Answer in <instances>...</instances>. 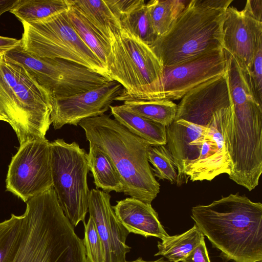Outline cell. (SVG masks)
I'll return each instance as SVG.
<instances>
[{
  "label": "cell",
  "instance_id": "1",
  "mask_svg": "<svg viewBox=\"0 0 262 262\" xmlns=\"http://www.w3.org/2000/svg\"><path fill=\"white\" fill-rule=\"evenodd\" d=\"M26 203L0 262H90L53 187Z\"/></svg>",
  "mask_w": 262,
  "mask_h": 262
},
{
  "label": "cell",
  "instance_id": "2",
  "mask_svg": "<svg viewBox=\"0 0 262 262\" xmlns=\"http://www.w3.org/2000/svg\"><path fill=\"white\" fill-rule=\"evenodd\" d=\"M191 217L224 261L261 262V203L230 194L193 207Z\"/></svg>",
  "mask_w": 262,
  "mask_h": 262
},
{
  "label": "cell",
  "instance_id": "3",
  "mask_svg": "<svg viewBox=\"0 0 262 262\" xmlns=\"http://www.w3.org/2000/svg\"><path fill=\"white\" fill-rule=\"evenodd\" d=\"M229 107L196 123L180 119L166 127V145L178 171V185L187 178L211 181L221 174H231L232 165L224 135Z\"/></svg>",
  "mask_w": 262,
  "mask_h": 262
},
{
  "label": "cell",
  "instance_id": "4",
  "mask_svg": "<svg viewBox=\"0 0 262 262\" xmlns=\"http://www.w3.org/2000/svg\"><path fill=\"white\" fill-rule=\"evenodd\" d=\"M78 125L89 144L111 160L121 177L124 194L151 204L160 189L147 159L151 145L105 114L85 119Z\"/></svg>",
  "mask_w": 262,
  "mask_h": 262
},
{
  "label": "cell",
  "instance_id": "5",
  "mask_svg": "<svg viewBox=\"0 0 262 262\" xmlns=\"http://www.w3.org/2000/svg\"><path fill=\"white\" fill-rule=\"evenodd\" d=\"M233 0L188 1L168 31L149 46L164 67L222 49L225 13Z\"/></svg>",
  "mask_w": 262,
  "mask_h": 262
},
{
  "label": "cell",
  "instance_id": "6",
  "mask_svg": "<svg viewBox=\"0 0 262 262\" xmlns=\"http://www.w3.org/2000/svg\"><path fill=\"white\" fill-rule=\"evenodd\" d=\"M0 54V112L20 145L46 138L52 124V95L21 65Z\"/></svg>",
  "mask_w": 262,
  "mask_h": 262
},
{
  "label": "cell",
  "instance_id": "7",
  "mask_svg": "<svg viewBox=\"0 0 262 262\" xmlns=\"http://www.w3.org/2000/svg\"><path fill=\"white\" fill-rule=\"evenodd\" d=\"M108 32L106 68L110 78L123 88L116 100L164 99V67L151 47L120 24L111 25Z\"/></svg>",
  "mask_w": 262,
  "mask_h": 262
},
{
  "label": "cell",
  "instance_id": "8",
  "mask_svg": "<svg viewBox=\"0 0 262 262\" xmlns=\"http://www.w3.org/2000/svg\"><path fill=\"white\" fill-rule=\"evenodd\" d=\"M67 11L34 23H22L21 48L39 57L73 61L110 77L104 65L77 34Z\"/></svg>",
  "mask_w": 262,
  "mask_h": 262
},
{
  "label": "cell",
  "instance_id": "9",
  "mask_svg": "<svg viewBox=\"0 0 262 262\" xmlns=\"http://www.w3.org/2000/svg\"><path fill=\"white\" fill-rule=\"evenodd\" d=\"M53 187L65 215L73 227L85 225L88 212V153L76 142L57 139L51 142Z\"/></svg>",
  "mask_w": 262,
  "mask_h": 262
},
{
  "label": "cell",
  "instance_id": "10",
  "mask_svg": "<svg viewBox=\"0 0 262 262\" xmlns=\"http://www.w3.org/2000/svg\"><path fill=\"white\" fill-rule=\"evenodd\" d=\"M9 61L23 66L53 98L71 96L112 81L76 62L61 58L41 57L24 51L19 46L4 54Z\"/></svg>",
  "mask_w": 262,
  "mask_h": 262
},
{
  "label": "cell",
  "instance_id": "11",
  "mask_svg": "<svg viewBox=\"0 0 262 262\" xmlns=\"http://www.w3.org/2000/svg\"><path fill=\"white\" fill-rule=\"evenodd\" d=\"M50 144L44 138L20 145L9 166L6 180L7 191L26 202L53 187Z\"/></svg>",
  "mask_w": 262,
  "mask_h": 262
},
{
  "label": "cell",
  "instance_id": "12",
  "mask_svg": "<svg viewBox=\"0 0 262 262\" xmlns=\"http://www.w3.org/2000/svg\"><path fill=\"white\" fill-rule=\"evenodd\" d=\"M226 72L224 49L210 51L171 67H164V99H181L199 85Z\"/></svg>",
  "mask_w": 262,
  "mask_h": 262
},
{
  "label": "cell",
  "instance_id": "13",
  "mask_svg": "<svg viewBox=\"0 0 262 262\" xmlns=\"http://www.w3.org/2000/svg\"><path fill=\"white\" fill-rule=\"evenodd\" d=\"M123 91L122 85L112 80L77 95L52 97L51 120L54 129L66 124L77 126L85 119L104 114Z\"/></svg>",
  "mask_w": 262,
  "mask_h": 262
},
{
  "label": "cell",
  "instance_id": "14",
  "mask_svg": "<svg viewBox=\"0 0 262 262\" xmlns=\"http://www.w3.org/2000/svg\"><path fill=\"white\" fill-rule=\"evenodd\" d=\"M262 43V21L251 9L249 0L239 10L229 6L222 26V48L250 73L255 52Z\"/></svg>",
  "mask_w": 262,
  "mask_h": 262
},
{
  "label": "cell",
  "instance_id": "15",
  "mask_svg": "<svg viewBox=\"0 0 262 262\" xmlns=\"http://www.w3.org/2000/svg\"><path fill=\"white\" fill-rule=\"evenodd\" d=\"M111 195L98 189L90 192L88 211L103 245L105 262H125L130 247L126 244L129 233L117 218Z\"/></svg>",
  "mask_w": 262,
  "mask_h": 262
},
{
  "label": "cell",
  "instance_id": "16",
  "mask_svg": "<svg viewBox=\"0 0 262 262\" xmlns=\"http://www.w3.org/2000/svg\"><path fill=\"white\" fill-rule=\"evenodd\" d=\"M177 105L174 120H193L211 117L232 104L226 72L187 92Z\"/></svg>",
  "mask_w": 262,
  "mask_h": 262
},
{
  "label": "cell",
  "instance_id": "17",
  "mask_svg": "<svg viewBox=\"0 0 262 262\" xmlns=\"http://www.w3.org/2000/svg\"><path fill=\"white\" fill-rule=\"evenodd\" d=\"M113 208L117 218L129 233L145 237L154 236L161 240L169 235L151 204L129 197L117 201Z\"/></svg>",
  "mask_w": 262,
  "mask_h": 262
},
{
  "label": "cell",
  "instance_id": "18",
  "mask_svg": "<svg viewBox=\"0 0 262 262\" xmlns=\"http://www.w3.org/2000/svg\"><path fill=\"white\" fill-rule=\"evenodd\" d=\"M114 119L151 145L166 144V127L131 112L122 105L110 107Z\"/></svg>",
  "mask_w": 262,
  "mask_h": 262
},
{
  "label": "cell",
  "instance_id": "19",
  "mask_svg": "<svg viewBox=\"0 0 262 262\" xmlns=\"http://www.w3.org/2000/svg\"><path fill=\"white\" fill-rule=\"evenodd\" d=\"M88 163L97 189L101 188L108 193L112 191L123 192L121 177L111 160L98 147L91 144H89Z\"/></svg>",
  "mask_w": 262,
  "mask_h": 262
},
{
  "label": "cell",
  "instance_id": "20",
  "mask_svg": "<svg viewBox=\"0 0 262 262\" xmlns=\"http://www.w3.org/2000/svg\"><path fill=\"white\" fill-rule=\"evenodd\" d=\"M69 0H18L10 12L21 23L32 24L68 10Z\"/></svg>",
  "mask_w": 262,
  "mask_h": 262
},
{
  "label": "cell",
  "instance_id": "21",
  "mask_svg": "<svg viewBox=\"0 0 262 262\" xmlns=\"http://www.w3.org/2000/svg\"><path fill=\"white\" fill-rule=\"evenodd\" d=\"M204 238L205 236L194 224L181 234L168 235L159 242L158 252L155 256H162L171 262H181Z\"/></svg>",
  "mask_w": 262,
  "mask_h": 262
},
{
  "label": "cell",
  "instance_id": "22",
  "mask_svg": "<svg viewBox=\"0 0 262 262\" xmlns=\"http://www.w3.org/2000/svg\"><path fill=\"white\" fill-rule=\"evenodd\" d=\"M67 13L72 26L79 37L106 68L107 59L110 52V42L92 26L81 13L70 4Z\"/></svg>",
  "mask_w": 262,
  "mask_h": 262
},
{
  "label": "cell",
  "instance_id": "23",
  "mask_svg": "<svg viewBox=\"0 0 262 262\" xmlns=\"http://www.w3.org/2000/svg\"><path fill=\"white\" fill-rule=\"evenodd\" d=\"M92 26L110 42L108 27L120 23L104 1L69 0Z\"/></svg>",
  "mask_w": 262,
  "mask_h": 262
},
{
  "label": "cell",
  "instance_id": "24",
  "mask_svg": "<svg viewBox=\"0 0 262 262\" xmlns=\"http://www.w3.org/2000/svg\"><path fill=\"white\" fill-rule=\"evenodd\" d=\"M126 109L146 117L165 127L174 120L177 104L172 101L133 99L123 101Z\"/></svg>",
  "mask_w": 262,
  "mask_h": 262
},
{
  "label": "cell",
  "instance_id": "25",
  "mask_svg": "<svg viewBox=\"0 0 262 262\" xmlns=\"http://www.w3.org/2000/svg\"><path fill=\"white\" fill-rule=\"evenodd\" d=\"M119 20L122 27L149 46L158 38L144 0H139Z\"/></svg>",
  "mask_w": 262,
  "mask_h": 262
},
{
  "label": "cell",
  "instance_id": "26",
  "mask_svg": "<svg viewBox=\"0 0 262 262\" xmlns=\"http://www.w3.org/2000/svg\"><path fill=\"white\" fill-rule=\"evenodd\" d=\"M188 2L183 0H151L146 3L158 37L168 31Z\"/></svg>",
  "mask_w": 262,
  "mask_h": 262
},
{
  "label": "cell",
  "instance_id": "27",
  "mask_svg": "<svg viewBox=\"0 0 262 262\" xmlns=\"http://www.w3.org/2000/svg\"><path fill=\"white\" fill-rule=\"evenodd\" d=\"M147 159L155 177L169 181L171 184L176 182L177 168L172 156L166 145H150L147 151Z\"/></svg>",
  "mask_w": 262,
  "mask_h": 262
},
{
  "label": "cell",
  "instance_id": "28",
  "mask_svg": "<svg viewBox=\"0 0 262 262\" xmlns=\"http://www.w3.org/2000/svg\"><path fill=\"white\" fill-rule=\"evenodd\" d=\"M84 227L83 241L88 260L90 262H105L103 245L91 217Z\"/></svg>",
  "mask_w": 262,
  "mask_h": 262
},
{
  "label": "cell",
  "instance_id": "29",
  "mask_svg": "<svg viewBox=\"0 0 262 262\" xmlns=\"http://www.w3.org/2000/svg\"><path fill=\"white\" fill-rule=\"evenodd\" d=\"M250 76L256 95L262 101V43L254 55Z\"/></svg>",
  "mask_w": 262,
  "mask_h": 262
},
{
  "label": "cell",
  "instance_id": "30",
  "mask_svg": "<svg viewBox=\"0 0 262 262\" xmlns=\"http://www.w3.org/2000/svg\"><path fill=\"white\" fill-rule=\"evenodd\" d=\"M181 262H211L205 238Z\"/></svg>",
  "mask_w": 262,
  "mask_h": 262
},
{
  "label": "cell",
  "instance_id": "31",
  "mask_svg": "<svg viewBox=\"0 0 262 262\" xmlns=\"http://www.w3.org/2000/svg\"><path fill=\"white\" fill-rule=\"evenodd\" d=\"M20 45V39L0 36V54H5Z\"/></svg>",
  "mask_w": 262,
  "mask_h": 262
},
{
  "label": "cell",
  "instance_id": "32",
  "mask_svg": "<svg viewBox=\"0 0 262 262\" xmlns=\"http://www.w3.org/2000/svg\"><path fill=\"white\" fill-rule=\"evenodd\" d=\"M251 9L255 16L262 21V1L249 0Z\"/></svg>",
  "mask_w": 262,
  "mask_h": 262
},
{
  "label": "cell",
  "instance_id": "33",
  "mask_svg": "<svg viewBox=\"0 0 262 262\" xmlns=\"http://www.w3.org/2000/svg\"><path fill=\"white\" fill-rule=\"evenodd\" d=\"M18 0H0V16L15 5Z\"/></svg>",
  "mask_w": 262,
  "mask_h": 262
},
{
  "label": "cell",
  "instance_id": "34",
  "mask_svg": "<svg viewBox=\"0 0 262 262\" xmlns=\"http://www.w3.org/2000/svg\"><path fill=\"white\" fill-rule=\"evenodd\" d=\"M125 262H171L168 260H165L163 258H161L160 259H158L157 260H154V261H146L143 260L141 257H139L138 259H136L134 261H125Z\"/></svg>",
  "mask_w": 262,
  "mask_h": 262
},
{
  "label": "cell",
  "instance_id": "35",
  "mask_svg": "<svg viewBox=\"0 0 262 262\" xmlns=\"http://www.w3.org/2000/svg\"><path fill=\"white\" fill-rule=\"evenodd\" d=\"M0 120L7 122L6 118L0 112Z\"/></svg>",
  "mask_w": 262,
  "mask_h": 262
}]
</instances>
